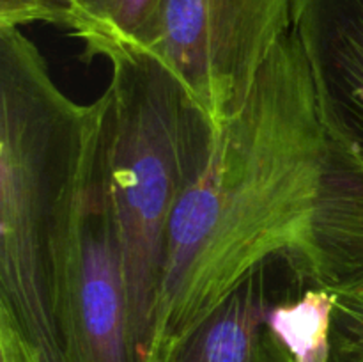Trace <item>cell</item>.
Instances as JSON below:
<instances>
[{
    "label": "cell",
    "mask_w": 363,
    "mask_h": 362,
    "mask_svg": "<svg viewBox=\"0 0 363 362\" xmlns=\"http://www.w3.org/2000/svg\"><path fill=\"white\" fill-rule=\"evenodd\" d=\"M272 259L330 291L363 279V149L323 98L294 27L174 212L151 357Z\"/></svg>",
    "instance_id": "6da1fadb"
},
{
    "label": "cell",
    "mask_w": 363,
    "mask_h": 362,
    "mask_svg": "<svg viewBox=\"0 0 363 362\" xmlns=\"http://www.w3.org/2000/svg\"><path fill=\"white\" fill-rule=\"evenodd\" d=\"M112 106L53 80L35 43L0 27V307L38 348L66 362L82 201Z\"/></svg>",
    "instance_id": "7a4b0ae2"
},
{
    "label": "cell",
    "mask_w": 363,
    "mask_h": 362,
    "mask_svg": "<svg viewBox=\"0 0 363 362\" xmlns=\"http://www.w3.org/2000/svg\"><path fill=\"white\" fill-rule=\"evenodd\" d=\"M106 62L112 73L106 87L112 96L108 183L131 323L151 362L170 220L204 172L216 130L179 78L152 53L124 48Z\"/></svg>",
    "instance_id": "3957f363"
},
{
    "label": "cell",
    "mask_w": 363,
    "mask_h": 362,
    "mask_svg": "<svg viewBox=\"0 0 363 362\" xmlns=\"http://www.w3.org/2000/svg\"><path fill=\"white\" fill-rule=\"evenodd\" d=\"M293 31V0H162L140 50L162 60L218 130Z\"/></svg>",
    "instance_id": "277c9868"
},
{
    "label": "cell",
    "mask_w": 363,
    "mask_h": 362,
    "mask_svg": "<svg viewBox=\"0 0 363 362\" xmlns=\"http://www.w3.org/2000/svg\"><path fill=\"white\" fill-rule=\"evenodd\" d=\"M108 121L84 188L66 362H147L135 337L128 304L123 248L108 183Z\"/></svg>",
    "instance_id": "5b68a950"
},
{
    "label": "cell",
    "mask_w": 363,
    "mask_h": 362,
    "mask_svg": "<svg viewBox=\"0 0 363 362\" xmlns=\"http://www.w3.org/2000/svg\"><path fill=\"white\" fill-rule=\"evenodd\" d=\"M307 286L282 259L262 263L202 322L160 346L151 362H298L269 312Z\"/></svg>",
    "instance_id": "8992f818"
},
{
    "label": "cell",
    "mask_w": 363,
    "mask_h": 362,
    "mask_svg": "<svg viewBox=\"0 0 363 362\" xmlns=\"http://www.w3.org/2000/svg\"><path fill=\"white\" fill-rule=\"evenodd\" d=\"M293 27L323 98L363 149V0H293Z\"/></svg>",
    "instance_id": "52a82bcc"
},
{
    "label": "cell",
    "mask_w": 363,
    "mask_h": 362,
    "mask_svg": "<svg viewBox=\"0 0 363 362\" xmlns=\"http://www.w3.org/2000/svg\"><path fill=\"white\" fill-rule=\"evenodd\" d=\"M64 25L82 45V59H108L124 48H140L162 0H57Z\"/></svg>",
    "instance_id": "ba28073f"
},
{
    "label": "cell",
    "mask_w": 363,
    "mask_h": 362,
    "mask_svg": "<svg viewBox=\"0 0 363 362\" xmlns=\"http://www.w3.org/2000/svg\"><path fill=\"white\" fill-rule=\"evenodd\" d=\"M335 295L307 286L273 305L269 323L298 362H325Z\"/></svg>",
    "instance_id": "9c48e42d"
},
{
    "label": "cell",
    "mask_w": 363,
    "mask_h": 362,
    "mask_svg": "<svg viewBox=\"0 0 363 362\" xmlns=\"http://www.w3.org/2000/svg\"><path fill=\"white\" fill-rule=\"evenodd\" d=\"M333 295L325 362H363V279L335 290Z\"/></svg>",
    "instance_id": "30bf717a"
},
{
    "label": "cell",
    "mask_w": 363,
    "mask_h": 362,
    "mask_svg": "<svg viewBox=\"0 0 363 362\" xmlns=\"http://www.w3.org/2000/svg\"><path fill=\"white\" fill-rule=\"evenodd\" d=\"M32 23L64 25V13L57 0H0V27Z\"/></svg>",
    "instance_id": "8fae6325"
},
{
    "label": "cell",
    "mask_w": 363,
    "mask_h": 362,
    "mask_svg": "<svg viewBox=\"0 0 363 362\" xmlns=\"http://www.w3.org/2000/svg\"><path fill=\"white\" fill-rule=\"evenodd\" d=\"M0 362H43L16 319L0 307Z\"/></svg>",
    "instance_id": "7c38bea8"
}]
</instances>
